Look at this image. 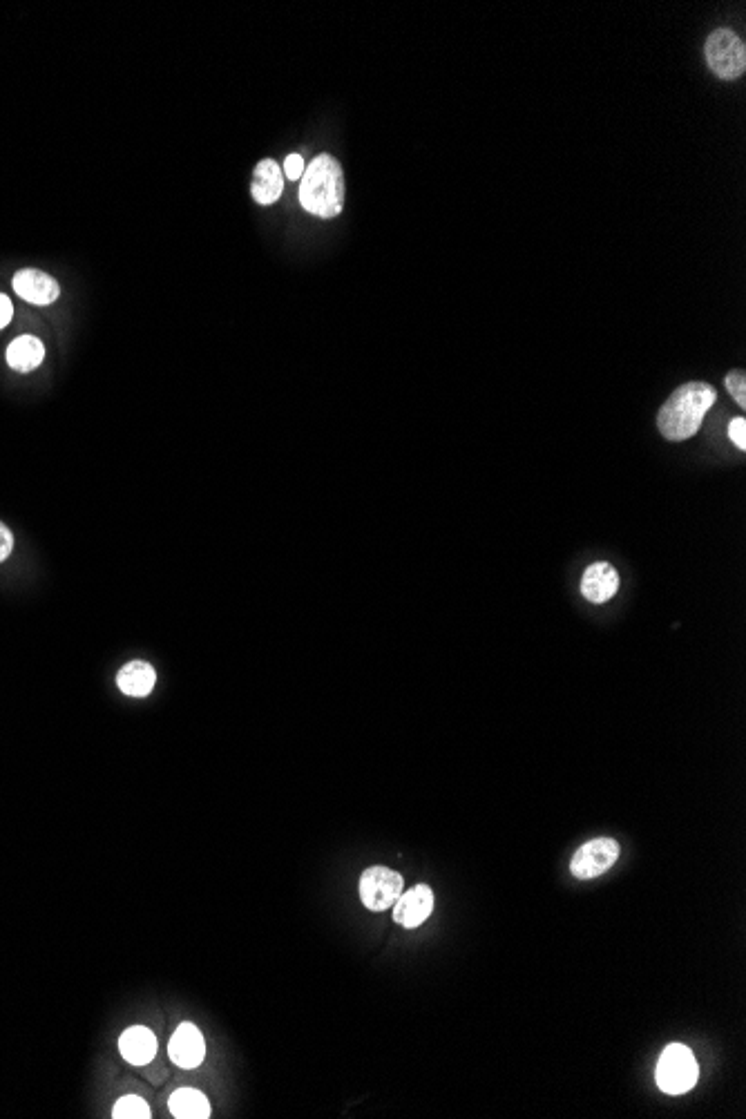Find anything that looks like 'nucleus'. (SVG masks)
<instances>
[{
  "mask_svg": "<svg viewBox=\"0 0 746 1119\" xmlns=\"http://www.w3.org/2000/svg\"><path fill=\"white\" fill-rule=\"evenodd\" d=\"M157 673L146 662H130L119 671L117 684L130 697H146L155 688Z\"/></svg>",
  "mask_w": 746,
  "mask_h": 1119,
  "instance_id": "obj_13",
  "label": "nucleus"
},
{
  "mask_svg": "<svg viewBox=\"0 0 746 1119\" xmlns=\"http://www.w3.org/2000/svg\"><path fill=\"white\" fill-rule=\"evenodd\" d=\"M729 438L735 443V447L742 449V452H744V449H746V418L738 416V418L731 420V423H729Z\"/></svg>",
  "mask_w": 746,
  "mask_h": 1119,
  "instance_id": "obj_18",
  "label": "nucleus"
},
{
  "mask_svg": "<svg viewBox=\"0 0 746 1119\" xmlns=\"http://www.w3.org/2000/svg\"><path fill=\"white\" fill-rule=\"evenodd\" d=\"M45 358L43 342L34 336L16 338L7 349V365L16 371H32L41 365Z\"/></svg>",
  "mask_w": 746,
  "mask_h": 1119,
  "instance_id": "obj_14",
  "label": "nucleus"
},
{
  "mask_svg": "<svg viewBox=\"0 0 746 1119\" xmlns=\"http://www.w3.org/2000/svg\"><path fill=\"white\" fill-rule=\"evenodd\" d=\"M170 1113L177 1119H206L210 1117V1104L195 1088H179L170 1095Z\"/></svg>",
  "mask_w": 746,
  "mask_h": 1119,
  "instance_id": "obj_15",
  "label": "nucleus"
},
{
  "mask_svg": "<svg viewBox=\"0 0 746 1119\" xmlns=\"http://www.w3.org/2000/svg\"><path fill=\"white\" fill-rule=\"evenodd\" d=\"M704 54L711 72L722 81L740 79L746 70V47L742 38L729 27H720L706 38Z\"/></svg>",
  "mask_w": 746,
  "mask_h": 1119,
  "instance_id": "obj_4",
  "label": "nucleus"
},
{
  "mask_svg": "<svg viewBox=\"0 0 746 1119\" xmlns=\"http://www.w3.org/2000/svg\"><path fill=\"white\" fill-rule=\"evenodd\" d=\"M726 391L733 396L735 403L740 407H746V376L744 371H731L729 376H726Z\"/></svg>",
  "mask_w": 746,
  "mask_h": 1119,
  "instance_id": "obj_17",
  "label": "nucleus"
},
{
  "mask_svg": "<svg viewBox=\"0 0 746 1119\" xmlns=\"http://www.w3.org/2000/svg\"><path fill=\"white\" fill-rule=\"evenodd\" d=\"M434 912V892L427 885H416L403 892L394 903V923L414 930Z\"/></svg>",
  "mask_w": 746,
  "mask_h": 1119,
  "instance_id": "obj_7",
  "label": "nucleus"
},
{
  "mask_svg": "<svg viewBox=\"0 0 746 1119\" xmlns=\"http://www.w3.org/2000/svg\"><path fill=\"white\" fill-rule=\"evenodd\" d=\"M715 400L717 394L709 382H686V385L675 389L666 405L659 409V432L675 443L695 436L704 423L706 411L715 405Z\"/></svg>",
  "mask_w": 746,
  "mask_h": 1119,
  "instance_id": "obj_1",
  "label": "nucleus"
},
{
  "mask_svg": "<svg viewBox=\"0 0 746 1119\" xmlns=\"http://www.w3.org/2000/svg\"><path fill=\"white\" fill-rule=\"evenodd\" d=\"M619 843L612 838H595L581 845L577 854L570 860V872L579 881H592L617 863Z\"/></svg>",
  "mask_w": 746,
  "mask_h": 1119,
  "instance_id": "obj_6",
  "label": "nucleus"
},
{
  "mask_svg": "<svg viewBox=\"0 0 746 1119\" xmlns=\"http://www.w3.org/2000/svg\"><path fill=\"white\" fill-rule=\"evenodd\" d=\"M112 1117L114 1119H148L150 1117V1106L137 1095H126V1097H121L117 1104H114Z\"/></svg>",
  "mask_w": 746,
  "mask_h": 1119,
  "instance_id": "obj_16",
  "label": "nucleus"
},
{
  "mask_svg": "<svg viewBox=\"0 0 746 1119\" xmlns=\"http://www.w3.org/2000/svg\"><path fill=\"white\" fill-rule=\"evenodd\" d=\"M119 1050L126 1061L135 1066H146L157 1055V1037L146 1026H132L119 1039Z\"/></svg>",
  "mask_w": 746,
  "mask_h": 1119,
  "instance_id": "obj_12",
  "label": "nucleus"
},
{
  "mask_svg": "<svg viewBox=\"0 0 746 1119\" xmlns=\"http://www.w3.org/2000/svg\"><path fill=\"white\" fill-rule=\"evenodd\" d=\"M14 291L21 295L25 302H32L38 306L52 304L59 298V282L52 275L36 269H25L14 275Z\"/></svg>",
  "mask_w": 746,
  "mask_h": 1119,
  "instance_id": "obj_9",
  "label": "nucleus"
},
{
  "mask_svg": "<svg viewBox=\"0 0 746 1119\" xmlns=\"http://www.w3.org/2000/svg\"><path fill=\"white\" fill-rule=\"evenodd\" d=\"M168 1052H170V1059L175 1061L179 1068L190 1070L202 1066V1061L206 1057L204 1035L199 1032L197 1026H193V1023H181L170 1039Z\"/></svg>",
  "mask_w": 746,
  "mask_h": 1119,
  "instance_id": "obj_8",
  "label": "nucleus"
},
{
  "mask_svg": "<svg viewBox=\"0 0 746 1119\" xmlns=\"http://www.w3.org/2000/svg\"><path fill=\"white\" fill-rule=\"evenodd\" d=\"M282 190H284V172L280 164L273 159H262L253 172L251 193L255 197V202L262 206H271L282 197Z\"/></svg>",
  "mask_w": 746,
  "mask_h": 1119,
  "instance_id": "obj_11",
  "label": "nucleus"
},
{
  "mask_svg": "<svg viewBox=\"0 0 746 1119\" xmlns=\"http://www.w3.org/2000/svg\"><path fill=\"white\" fill-rule=\"evenodd\" d=\"M403 876L394 869L373 865L360 876V898L371 912H385L394 907L398 896L403 894Z\"/></svg>",
  "mask_w": 746,
  "mask_h": 1119,
  "instance_id": "obj_5",
  "label": "nucleus"
},
{
  "mask_svg": "<svg viewBox=\"0 0 746 1119\" xmlns=\"http://www.w3.org/2000/svg\"><path fill=\"white\" fill-rule=\"evenodd\" d=\"M657 1086L668 1095H684L697 1084L700 1077V1066H697L695 1055L691 1048L684 1044H671L666 1046L662 1057L657 1061Z\"/></svg>",
  "mask_w": 746,
  "mask_h": 1119,
  "instance_id": "obj_3",
  "label": "nucleus"
},
{
  "mask_svg": "<svg viewBox=\"0 0 746 1119\" xmlns=\"http://www.w3.org/2000/svg\"><path fill=\"white\" fill-rule=\"evenodd\" d=\"M14 550V537L7 530V525L0 523V561H5Z\"/></svg>",
  "mask_w": 746,
  "mask_h": 1119,
  "instance_id": "obj_20",
  "label": "nucleus"
},
{
  "mask_svg": "<svg viewBox=\"0 0 746 1119\" xmlns=\"http://www.w3.org/2000/svg\"><path fill=\"white\" fill-rule=\"evenodd\" d=\"M619 588V575L610 563H595L581 579V595L592 604H606L610 597H615Z\"/></svg>",
  "mask_w": 746,
  "mask_h": 1119,
  "instance_id": "obj_10",
  "label": "nucleus"
},
{
  "mask_svg": "<svg viewBox=\"0 0 746 1119\" xmlns=\"http://www.w3.org/2000/svg\"><path fill=\"white\" fill-rule=\"evenodd\" d=\"M300 204L315 217L331 219L342 213L344 206V175L338 159L318 155L304 168L300 184Z\"/></svg>",
  "mask_w": 746,
  "mask_h": 1119,
  "instance_id": "obj_2",
  "label": "nucleus"
},
{
  "mask_svg": "<svg viewBox=\"0 0 746 1119\" xmlns=\"http://www.w3.org/2000/svg\"><path fill=\"white\" fill-rule=\"evenodd\" d=\"M282 172H284V175L289 177L291 181L302 179V175H304V159H302V155H289V157H286Z\"/></svg>",
  "mask_w": 746,
  "mask_h": 1119,
  "instance_id": "obj_19",
  "label": "nucleus"
},
{
  "mask_svg": "<svg viewBox=\"0 0 746 1119\" xmlns=\"http://www.w3.org/2000/svg\"><path fill=\"white\" fill-rule=\"evenodd\" d=\"M12 315H14L12 300H9L7 295L0 293V329H5L7 324L12 322Z\"/></svg>",
  "mask_w": 746,
  "mask_h": 1119,
  "instance_id": "obj_21",
  "label": "nucleus"
}]
</instances>
